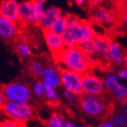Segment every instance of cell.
Returning a JSON list of instances; mask_svg holds the SVG:
<instances>
[{
	"label": "cell",
	"instance_id": "cell-38",
	"mask_svg": "<svg viewBox=\"0 0 127 127\" xmlns=\"http://www.w3.org/2000/svg\"><path fill=\"white\" fill-rule=\"evenodd\" d=\"M125 5H126V7H127V0H125Z\"/></svg>",
	"mask_w": 127,
	"mask_h": 127
},
{
	"label": "cell",
	"instance_id": "cell-21",
	"mask_svg": "<svg viewBox=\"0 0 127 127\" xmlns=\"http://www.w3.org/2000/svg\"><path fill=\"white\" fill-rule=\"evenodd\" d=\"M44 67L45 65L36 59L31 60L29 63V66H28L30 74L35 78H41L43 71H44Z\"/></svg>",
	"mask_w": 127,
	"mask_h": 127
},
{
	"label": "cell",
	"instance_id": "cell-4",
	"mask_svg": "<svg viewBox=\"0 0 127 127\" xmlns=\"http://www.w3.org/2000/svg\"><path fill=\"white\" fill-rule=\"evenodd\" d=\"M45 0H26L19 5V19L24 25H35L42 15Z\"/></svg>",
	"mask_w": 127,
	"mask_h": 127
},
{
	"label": "cell",
	"instance_id": "cell-20",
	"mask_svg": "<svg viewBox=\"0 0 127 127\" xmlns=\"http://www.w3.org/2000/svg\"><path fill=\"white\" fill-rule=\"evenodd\" d=\"M67 27H68V22H67L66 16H61L54 23V25L50 28V30L52 32H54V33H56V34H62L66 31Z\"/></svg>",
	"mask_w": 127,
	"mask_h": 127
},
{
	"label": "cell",
	"instance_id": "cell-6",
	"mask_svg": "<svg viewBox=\"0 0 127 127\" xmlns=\"http://www.w3.org/2000/svg\"><path fill=\"white\" fill-rule=\"evenodd\" d=\"M58 68L60 73V78H61V84L64 85V89L71 91L77 95H82L84 94L82 74L62 66H58Z\"/></svg>",
	"mask_w": 127,
	"mask_h": 127
},
{
	"label": "cell",
	"instance_id": "cell-34",
	"mask_svg": "<svg viewBox=\"0 0 127 127\" xmlns=\"http://www.w3.org/2000/svg\"><path fill=\"white\" fill-rule=\"evenodd\" d=\"M63 127H76V126H75V125H74L73 124H71V123L65 122L64 124Z\"/></svg>",
	"mask_w": 127,
	"mask_h": 127
},
{
	"label": "cell",
	"instance_id": "cell-39",
	"mask_svg": "<svg viewBox=\"0 0 127 127\" xmlns=\"http://www.w3.org/2000/svg\"><path fill=\"white\" fill-rule=\"evenodd\" d=\"M82 127H91V126H89V125H83Z\"/></svg>",
	"mask_w": 127,
	"mask_h": 127
},
{
	"label": "cell",
	"instance_id": "cell-22",
	"mask_svg": "<svg viewBox=\"0 0 127 127\" xmlns=\"http://www.w3.org/2000/svg\"><path fill=\"white\" fill-rule=\"evenodd\" d=\"M64 117L59 113H53L46 122L47 127H63Z\"/></svg>",
	"mask_w": 127,
	"mask_h": 127
},
{
	"label": "cell",
	"instance_id": "cell-3",
	"mask_svg": "<svg viewBox=\"0 0 127 127\" xmlns=\"http://www.w3.org/2000/svg\"><path fill=\"white\" fill-rule=\"evenodd\" d=\"M0 111L8 118L25 123L33 119L35 115V109L29 103H22L5 101Z\"/></svg>",
	"mask_w": 127,
	"mask_h": 127
},
{
	"label": "cell",
	"instance_id": "cell-24",
	"mask_svg": "<svg viewBox=\"0 0 127 127\" xmlns=\"http://www.w3.org/2000/svg\"><path fill=\"white\" fill-rule=\"evenodd\" d=\"M85 54L95 56V45L93 40H85L78 44L77 45Z\"/></svg>",
	"mask_w": 127,
	"mask_h": 127
},
{
	"label": "cell",
	"instance_id": "cell-10",
	"mask_svg": "<svg viewBox=\"0 0 127 127\" xmlns=\"http://www.w3.org/2000/svg\"><path fill=\"white\" fill-rule=\"evenodd\" d=\"M24 27L0 16V35L6 42L13 43L20 35Z\"/></svg>",
	"mask_w": 127,
	"mask_h": 127
},
{
	"label": "cell",
	"instance_id": "cell-37",
	"mask_svg": "<svg viewBox=\"0 0 127 127\" xmlns=\"http://www.w3.org/2000/svg\"><path fill=\"white\" fill-rule=\"evenodd\" d=\"M125 110H126V112H127V100L125 102Z\"/></svg>",
	"mask_w": 127,
	"mask_h": 127
},
{
	"label": "cell",
	"instance_id": "cell-5",
	"mask_svg": "<svg viewBox=\"0 0 127 127\" xmlns=\"http://www.w3.org/2000/svg\"><path fill=\"white\" fill-rule=\"evenodd\" d=\"M5 101L14 103H29L32 99V92L29 86L23 82H12L2 85Z\"/></svg>",
	"mask_w": 127,
	"mask_h": 127
},
{
	"label": "cell",
	"instance_id": "cell-17",
	"mask_svg": "<svg viewBox=\"0 0 127 127\" xmlns=\"http://www.w3.org/2000/svg\"><path fill=\"white\" fill-rule=\"evenodd\" d=\"M13 44L15 49H16V52L17 53L19 57H21L22 59H26L32 56L33 54H32L31 48L29 47L27 41H25L23 38H21L20 35L14 41Z\"/></svg>",
	"mask_w": 127,
	"mask_h": 127
},
{
	"label": "cell",
	"instance_id": "cell-35",
	"mask_svg": "<svg viewBox=\"0 0 127 127\" xmlns=\"http://www.w3.org/2000/svg\"><path fill=\"white\" fill-rule=\"evenodd\" d=\"M74 1L78 5H84V3H85V0H74Z\"/></svg>",
	"mask_w": 127,
	"mask_h": 127
},
{
	"label": "cell",
	"instance_id": "cell-28",
	"mask_svg": "<svg viewBox=\"0 0 127 127\" xmlns=\"http://www.w3.org/2000/svg\"><path fill=\"white\" fill-rule=\"evenodd\" d=\"M32 92L36 97H43L44 96V84L42 81L37 80L34 83V85L32 86Z\"/></svg>",
	"mask_w": 127,
	"mask_h": 127
},
{
	"label": "cell",
	"instance_id": "cell-33",
	"mask_svg": "<svg viewBox=\"0 0 127 127\" xmlns=\"http://www.w3.org/2000/svg\"><path fill=\"white\" fill-rule=\"evenodd\" d=\"M98 127H115V126H114V125L113 123L105 122V123H103L102 125H100Z\"/></svg>",
	"mask_w": 127,
	"mask_h": 127
},
{
	"label": "cell",
	"instance_id": "cell-11",
	"mask_svg": "<svg viewBox=\"0 0 127 127\" xmlns=\"http://www.w3.org/2000/svg\"><path fill=\"white\" fill-rule=\"evenodd\" d=\"M0 16L8 21L18 24L19 4L17 0H2L0 1Z\"/></svg>",
	"mask_w": 127,
	"mask_h": 127
},
{
	"label": "cell",
	"instance_id": "cell-23",
	"mask_svg": "<svg viewBox=\"0 0 127 127\" xmlns=\"http://www.w3.org/2000/svg\"><path fill=\"white\" fill-rule=\"evenodd\" d=\"M111 119L115 127H125L127 125V115L124 113H114Z\"/></svg>",
	"mask_w": 127,
	"mask_h": 127
},
{
	"label": "cell",
	"instance_id": "cell-1",
	"mask_svg": "<svg viewBox=\"0 0 127 127\" xmlns=\"http://www.w3.org/2000/svg\"><path fill=\"white\" fill-rule=\"evenodd\" d=\"M78 105L84 114L96 119H107L114 114V104L103 95L83 94L80 95Z\"/></svg>",
	"mask_w": 127,
	"mask_h": 127
},
{
	"label": "cell",
	"instance_id": "cell-29",
	"mask_svg": "<svg viewBox=\"0 0 127 127\" xmlns=\"http://www.w3.org/2000/svg\"><path fill=\"white\" fill-rule=\"evenodd\" d=\"M64 96H65L66 99L70 101L71 103H78L80 95H77L74 93H73V92H71V91H68V90H66V89H64Z\"/></svg>",
	"mask_w": 127,
	"mask_h": 127
},
{
	"label": "cell",
	"instance_id": "cell-9",
	"mask_svg": "<svg viewBox=\"0 0 127 127\" xmlns=\"http://www.w3.org/2000/svg\"><path fill=\"white\" fill-rule=\"evenodd\" d=\"M93 41L95 45V56H96L98 64H103L105 65L110 64L107 54H108V47L111 38H109L107 35L104 34H96Z\"/></svg>",
	"mask_w": 127,
	"mask_h": 127
},
{
	"label": "cell",
	"instance_id": "cell-31",
	"mask_svg": "<svg viewBox=\"0 0 127 127\" xmlns=\"http://www.w3.org/2000/svg\"><path fill=\"white\" fill-rule=\"evenodd\" d=\"M102 2V0H88V3H89V5L91 7H96L100 3Z\"/></svg>",
	"mask_w": 127,
	"mask_h": 127
},
{
	"label": "cell",
	"instance_id": "cell-2",
	"mask_svg": "<svg viewBox=\"0 0 127 127\" xmlns=\"http://www.w3.org/2000/svg\"><path fill=\"white\" fill-rule=\"evenodd\" d=\"M53 58L57 64H62L64 68L80 74L91 72L85 61V54L78 46L64 47L61 52L54 56Z\"/></svg>",
	"mask_w": 127,
	"mask_h": 127
},
{
	"label": "cell",
	"instance_id": "cell-12",
	"mask_svg": "<svg viewBox=\"0 0 127 127\" xmlns=\"http://www.w3.org/2000/svg\"><path fill=\"white\" fill-rule=\"evenodd\" d=\"M62 16V11L59 7L50 6L43 11L36 26L42 30H50L54 23Z\"/></svg>",
	"mask_w": 127,
	"mask_h": 127
},
{
	"label": "cell",
	"instance_id": "cell-19",
	"mask_svg": "<svg viewBox=\"0 0 127 127\" xmlns=\"http://www.w3.org/2000/svg\"><path fill=\"white\" fill-rule=\"evenodd\" d=\"M44 96L45 97L49 105L57 106L60 103V98L56 92L55 88L44 85Z\"/></svg>",
	"mask_w": 127,
	"mask_h": 127
},
{
	"label": "cell",
	"instance_id": "cell-32",
	"mask_svg": "<svg viewBox=\"0 0 127 127\" xmlns=\"http://www.w3.org/2000/svg\"><path fill=\"white\" fill-rule=\"evenodd\" d=\"M118 76H119V78H121V79L127 80V69L121 70V71L118 73Z\"/></svg>",
	"mask_w": 127,
	"mask_h": 127
},
{
	"label": "cell",
	"instance_id": "cell-7",
	"mask_svg": "<svg viewBox=\"0 0 127 127\" xmlns=\"http://www.w3.org/2000/svg\"><path fill=\"white\" fill-rule=\"evenodd\" d=\"M82 84L84 94L95 95H104L103 81L91 72H87L82 74Z\"/></svg>",
	"mask_w": 127,
	"mask_h": 127
},
{
	"label": "cell",
	"instance_id": "cell-15",
	"mask_svg": "<svg viewBox=\"0 0 127 127\" xmlns=\"http://www.w3.org/2000/svg\"><path fill=\"white\" fill-rule=\"evenodd\" d=\"M125 55H126V51L123 48L122 45L119 43L111 39L108 47V54H107V57H108L110 64L120 65L124 64Z\"/></svg>",
	"mask_w": 127,
	"mask_h": 127
},
{
	"label": "cell",
	"instance_id": "cell-18",
	"mask_svg": "<svg viewBox=\"0 0 127 127\" xmlns=\"http://www.w3.org/2000/svg\"><path fill=\"white\" fill-rule=\"evenodd\" d=\"M109 93H111L114 99L121 103H125L127 100V87L119 84V82L109 91Z\"/></svg>",
	"mask_w": 127,
	"mask_h": 127
},
{
	"label": "cell",
	"instance_id": "cell-16",
	"mask_svg": "<svg viewBox=\"0 0 127 127\" xmlns=\"http://www.w3.org/2000/svg\"><path fill=\"white\" fill-rule=\"evenodd\" d=\"M89 21L92 24L103 25V24H114L115 17L111 11L102 7L95 8L89 16Z\"/></svg>",
	"mask_w": 127,
	"mask_h": 127
},
{
	"label": "cell",
	"instance_id": "cell-14",
	"mask_svg": "<svg viewBox=\"0 0 127 127\" xmlns=\"http://www.w3.org/2000/svg\"><path fill=\"white\" fill-rule=\"evenodd\" d=\"M41 81L45 85H48L53 88H57L61 86V78L59 68L53 64H46L44 67Z\"/></svg>",
	"mask_w": 127,
	"mask_h": 127
},
{
	"label": "cell",
	"instance_id": "cell-25",
	"mask_svg": "<svg viewBox=\"0 0 127 127\" xmlns=\"http://www.w3.org/2000/svg\"><path fill=\"white\" fill-rule=\"evenodd\" d=\"M96 34L97 33L95 32L93 24L90 21L85 20V38H84L83 41H85V40H93L95 35H96Z\"/></svg>",
	"mask_w": 127,
	"mask_h": 127
},
{
	"label": "cell",
	"instance_id": "cell-8",
	"mask_svg": "<svg viewBox=\"0 0 127 127\" xmlns=\"http://www.w3.org/2000/svg\"><path fill=\"white\" fill-rule=\"evenodd\" d=\"M65 16L68 22L66 31L78 45L85 38V19H81L78 16L70 14L65 15Z\"/></svg>",
	"mask_w": 127,
	"mask_h": 127
},
{
	"label": "cell",
	"instance_id": "cell-30",
	"mask_svg": "<svg viewBox=\"0 0 127 127\" xmlns=\"http://www.w3.org/2000/svg\"><path fill=\"white\" fill-rule=\"evenodd\" d=\"M5 96H4V93H3V87L2 85H0V110L2 108L3 104L5 103Z\"/></svg>",
	"mask_w": 127,
	"mask_h": 127
},
{
	"label": "cell",
	"instance_id": "cell-13",
	"mask_svg": "<svg viewBox=\"0 0 127 127\" xmlns=\"http://www.w3.org/2000/svg\"><path fill=\"white\" fill-rule=\"evenodd\" d=\"M42 31L45 42L47 45L52 56L57 55L59 52H61L64 48L65 47L61 34H56L51 30H42Z\"/></svg>",
	"mask_w": 127,
	"mask_h": 127
},
{
	"label": "cell",
	"instance_id": "cell-27",
	"mask_svg": "<svg viewBox=\"0 0 127 127\" xmlns=\"http://www.w3.org/2000/svg\"><path fill=\"white\" fill-rule=\"evenodd\" d=\"M103 81V85H104V90L110 91L114 85L118 83V79L115 74H109L107 76L104 77Z\"/></svg>",
	"mask_w": 127,
	"mask_h": 127
},
{
	"label": "cell",
	"instance_id": "cell-36",
	"mask_svg": "<svg viewBox=\"0 0 127 127\" xmlns=\"http://www.w3.org/2000/svg\"><path fill=\"white\" fill-rule=\"evenodd\" d=\"M124 65H125V69H127V51H126V55H125V60H124Z\"/></svg>",
	"mask_w": 127,
	"mask_h": 127
},
{
	"label": "cell",
	"instance_id": "cell-26",
	"mask_svg": "<svg viewBox=\"0 0 127 127\" xmlns=\"http://www.w3.org/2000/svg\"><path fill=\"white\" fill-rule=\"evenodd\" d=\"M0 127H27V125L25 122H19L7 117L3 121H0Z\"/></svg>",
	"mask_w": 127,
	"mask_h": 127
},
{
	"label": "cell",
	"instance_id": "cell-40",
	"mask_svg": "<svg viewBox=\"0 0 127 127\" xmlns=\"http://www.w3.org/2000/svg\"><path fill=\"white\" fill-rule=\"evenodd\" d=\"M125 20H126V22H127V14L125 16Z\"/></svg>",
	"mask_w": 127,
	"mask_h": 127
}]
</instances>
